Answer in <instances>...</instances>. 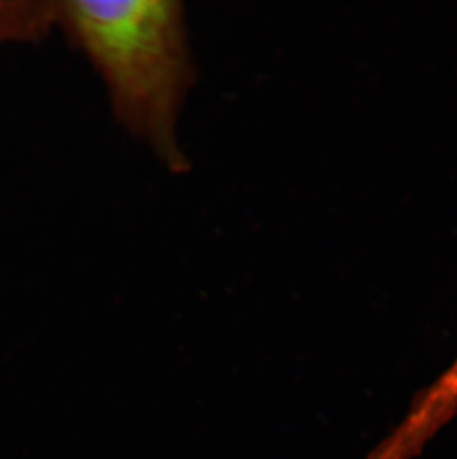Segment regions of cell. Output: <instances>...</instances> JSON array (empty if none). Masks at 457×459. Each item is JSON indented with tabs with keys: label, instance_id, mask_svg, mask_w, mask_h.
<instances>
[{
	"label": "cell",
	"instance_id": "2",
	"mask_svg": "<svg viewBox=\"0 0 457 459\" xmlns=\"http://www.w3.org/2000/svg\"><path fill=\"white\" fill-rule=\"evenodd\" d=\"M54 31V2H0V45L35 44Z\"/></svg>",
	"mask_w": 457,
	"mask_h": 459
},
{
	"label": "cell",
	"instance_id": "1",
	"mask_svg": "<svg viewBox=\"0 0 457 459\" xmlns=\"http://www.w3.org/2000/svg\"><path fill=\"white\" fill-rule=\"evenodd\" d=\"M54 30L91 65L113 119L169 173L189 171L182 119L198 81L178 0H58Z\"/></svg>",
	"mask_w": 457,
	"mask_h": 459
}]
</instances>
